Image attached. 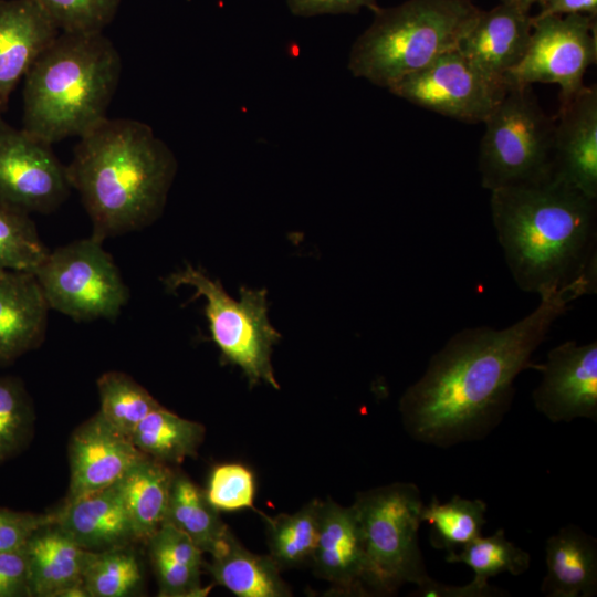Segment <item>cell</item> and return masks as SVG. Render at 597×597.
Listing matches in <instances>:
<instances>
[{
  "label": "cell",
  "instance_id": "cell-7",
  "mask_svg": "<svg viewBox=\"0 0 597 597\" xmlns=\"http://www.w3.org/2000/svg\"><path fill=\"white\" fill-rule=\"evenodd\" d=\"M353 505L363 532L369 588L389 594L430 577L418 537L425 504L415 483L395 482L359 492Z\"/></svg>",
  "mask_w": 597,
  "mask_h": 597
},
{
  "label": "cell",
  "instance_id": "cell-18",
  "mask_svg": "<svg viewBox=\"0 0 597 597\" xmlns=\"http://www.w3.org/2000/svg\"><path fill=\"white\" fill-rule=\"evenodd\" d=\"M61 31L32 0H0V117L38 56Z\"/></svg>",
  "mask_w": 597,
  "mask_h": 597
},
{
  "label": "cell",
  "instance_id": "cell-15",
  "mask_svg": "<svg viewBox=\"0 0 597 597\" xmlns=\"http://www.w3.org/2000/svg\"><path fill=\"white\" fill-rule=\"evenodd\" d=\"M314 574L339 595H368L367 561L356 509L321 501L318 536L310 563Z\"/></svg>",
  "mask_w": 597,
  "mask_h": 597
},
{
  "label": "cell",
  "instance_id": "cell-3",
  "mask_svg": "<svg viewBox=\"0 0 597 597\" xmlns=\"http://www.w3.org/2000/svg\"><path fill=\"white\" fill-rule=\"evenodd\" d=\"M176 168L172 151L148 124L108 117L78 137L66 165L72 189L92 221V235L102 241L155 221Z\"/></svg>",
  "mask_w": 597,
  "mask_h": 597
},
{
  "label": "cell",
  "instance_id": "cell-14",
  "mask_svg": "<svg viewBox=\"0 0 597 597\" xmlns=\"http://www.w3.org/2000/svg\"><path fill=\"white\" fill-rule=\"evenodd\" d=\"M145 457L130 436L111 425L98 411L71 437V479L66 501L115 484Z\"/></svg>",
  "mask_w": 597,
  "mask_h": 597
},
{
  "label": "cell",
  "instance_id": "cell-27",
  "mask_svg": "<svg viewBox=\"0 0 597 597\" xmlns=\"http://www.w3.org/2000/svg\"><path fill=\"white\" fill-rule=\"evenodd\" d=\"M320 503L314 499L293 514L263 515L269 555L281 570L311 563L318 536Z\"/></svg>",
  "mask_w": 597,
  "mask_h": 597
},
{
  "label": "cell",
  "instance_id": "cell-22",
  "mask_svg": "<svg viewBox=\"0 0 597 597\" xmlns=\"http://www.w3.org/2000/svg\"><path fill=\"white\" fill-rule=\"evenodd\" d=\"M24 548L30 596L38 597H56L62 589L83 583V574L94 554L77 545L55 523L38 530Z\"/></svg>",
  "mask_w": 597,
  "mask_h": 597
},
{
  "label": "cell",
  "instance_id": "cell-34",
  "mask_svg": "<svg viewBox=\"0 0 597 597\" xmlns=\"http://www.w3.org/2000/svg\"><path fill=\"white\" fill-rule=\"evenodd\" d=\"M61 32L96 33L113 21L121 0H32Z\"/></svg>",
  "mask_w": 597,
  "mask_h": 597
},
{
  "label": "cell",
  "instance_id": "cell-16",
  "mask_svg": "<svg viewBox=\"0 0 597 597\" xmlns=\"http://www.w3.org/2000/svg\"><path fill=\"white\" fill-rule=\"evenodd\" d=\"M557 118L552 178L597 199V87L584 86L559 104Z\"/></svg>",
  "mask_w": 597,
  "mask_h": 597
},
{
  "label": "cell",
  "instance_id": "cell-13",
  "mask_svg": "<svg viewBox=\"0 0 597 597\" xmlns=\"http://www.w3.org/2000/svg\"><path fill=\"white\" fill-rule=\"evenodd\" d=\"M541 364L542 378L532 392L535 409L553 423L597 422V342L566 341Z\"/></svg>",
  "mask_w": 597,
  "mask_h": 597
},
{
  "label": "cell",
  "instance_id": "cell-35",
  "mask_svg": "<svg viewBox=\"0 0 597 597\" xmlns=\"http://www.w3.org/2000/svg\"><path fill=\"white\" fill-rule=\"evenodd\" d=\"M206 495L218 511L253 507L255 481L253 472L239 463L217 465L209 478Z\"/></svg>",
  "mask_w": 597,
  "mask_h": 597
},
{
  "label": "cell",
  "instance_id": "cell-10",
  "mask_svg": "<svg viewBox=\"0 0 597 597\" xmlns=\"http://www.w3.org/2000/svg\"><path fill=\"white\" fill-rule=\"evenodd\" d=\"M596 60L595 17L580 13L532 15L526 53L505 78L509 85L557 84L559 104H563L584 88L585 73Z\"/></svg>",
  "mask_w": 597,
  "mask_h": 597
},
{
  "label": "cell",
  "instance_id": "cell-23",
  "mask_svg": "<svg viewBox=\"0 0 597 597\" xmlns=\"http://www.w3.org/2000/svg\"><path fill=\"white\" fill-rule=\"evenodd\" d=\"M203 563L216 584L239 597H289L290 587L282 579L281 569L270 555L254 554L244 548L233 533Z\"/></svg>",
  "mask_w": 597,
  "mask_h": 597
},
{
  "label": "cell",
  "instance_id": "cell-33",
  "mask_svg": "<svg viewBox=\"0 0 597 597\" xmlns=\"http://www.w3.org/2000/svg\"><path fill=\"white\" fill-rule=\"evenodd\" d=\"M32 421L31 400L22 383L14 377H0V462L22 449Z\"/></svg>",
  "mask_w": 597,
  "mask_h": 597
},
{
  "label": "cell",
  "instance_id": "cell-20",
  "mask_svg": "<svg viewBox=\"0 0 597 597\" xmlns=\"http://www.w3.org/2000/svg\"><path fill=\"white\" fill-rule=\"evenodd\" d=\"M49 305L31 272L0 270V364L13 362L44 338Z\"/></svg>",
  "mask_w": 597,
  "mask_h": 597
},
{
  "label": "cell",
  "instance_id": "cell-4",
  "mask_svg": "<svg viewBox=\"0 0 597 597\" xmlns=\"http://www.w3.org/2000/svg\"><path fill=\"white\" fill-rule=\"evenodd\" d=\"M122 59L103 34L60 32L24 76L22 128L54 144L105 119Z\"/></svg>",
  "mask_w": 597,
  "mask_h": 597
},
{
  "label": "cell",
  "instance_id": "cell-1",
  "mask_svg": "<svg viewBox=\"0 0 597 597\" xmlns=\"http://www.w3.org/2000/svg\"><path fill=\"white\" fill-rule=\"evenodd\" d=\"M596 289V275L585 274L541 295L534 311L505 328L483 325L453 334L400 398L406 432L444 449L488 437L511 409L515 378L526 369L540 370L532 355L555 321Z\"/></svg>",
  "mask_w": 597,
  "mask_h": 597
},
{
  "label": "cell",
  "instance_id": "cell-29",
  "mask_svg": "<svg viewBox=\"0 0 597 597\" xmlns=\"http://www.w3.org/2000/svg\"><path fill=\"white\" fill-rule=\"evenodd\" d=\"M448 563H463L472 568V582L488 586L491 577L502 573L520 576L531 566V555L507 540L505 531L499 528L492 535H482L460 551L446 555Z\"/></svg>",
  "mask_w": 597,
  "mask_h": 597
},
{
  "label": "cell",
  "instance_id": "cell-38",
  "mask_svg": "<svg viewBox=\"0 0 597 597\" xmlns=\"http://www.w3.org/2000/svg\"><path fill=\"white\" fill-rule=\"evenodd\" d=\"M30 596L25 548L0 552V597Z\"/></svg>",
  "mask_w": 597,
  "mask_h": 597
},
{
  "label": "cell",
  "instance_id": "cell-31",
  "mask_svg": "<svg viewBox=\"0 0 597 597\" xmlns=\"http://www.w3.org/2000/svg\"><path fill=\"white\" fill-rule=\"evenodd\" d=\"M142 584V567L130 546L94 552L83 574L88 597H127Z\"/></svg>",
  "mask_w": 597,
  "mask_h": 597
},
{
  "label": "cell",
  "instance_id": "cell-11",
  "mask_svg": "<svg viewBox=\"0 0 597 597\" xmlns=\"http://www.w3.org/2000/svg\"><path fill=\"white\" fill-rule=\"evenodd\" d=\"M509 88L458 50L447 52L388 91L417 106L465 123H483Z\"/></svg>",
  "mask_w": 597,
  "mask_h": 597
},
{
  "label": "cell",
  "instance_id": "cell-36",
  "mask_svg": "<svg viewBox=\"0 0 597 597\" xmlns=\"http://www.w3.org/2000/svg\"><path fill=\"white\" fill-rule=\"evenodd\" d=\"M155 572L159 596L163 597H203L211 586L201 585V568L186 565L160 553L148 551Z\"/></svg>",
  "mask_w": 597,
  "mask_h": 597
},
{
  "label": "cell",
  "instance_id": "cell-32",
  "mask_svg": "<svg viewBox=\"0 0 597 597\" xmlns=\"http://www.w3.org/2000/svg\"><path fill=\"white\" fill-rule=\"evenodd\" d=\"M49 251L30 214L0 206V270L33 273Z\"/></svg>",
  "mask_w": 597,
  "mask_h": 597
},
{
  "label": "cell",
  "instance_id": "cell-12",
  "mask_svg": "<svg viewBox=\"0 0 597 597\" xmlns=\"http://www.w3.org/2000/svg\"><path fill=\"white\" fill-rule=\"evenodd\" d=\"M72 190L52 144L0 117V206L45 214L60 208Z\"/></svg>",
  "mask_w": 597,
  "mask_h": 597
},
{
  "label": "cell",
  "instance_id": "cell-39",
  "mask_svg": "<svg viewBox=\"0 0 597 597\" xmlns=\"http://www.w3.org/2000/svg\"><path fill=\"white\" fill-rule=\"evenodd\" d=\"M290 11L298 17L358 13L363 8L373 13L379 9L376 0H286Z\"/></svg>",
  "mask_w": 597,
  "mask_h": 597
},
{
  "label": "cell",
  "instance_id": "cell-21",
  "mask_svg": "<svg viewBox=\"0 0 597 597\" xmlns=\"http://www.w3.org/2000/svg\"><path fill=\"white\" fill-rule=\"evenodd\" d=\"M546 574L541 591L547 597H593L597 593V541L567 524L545 543Z\"/></svg>",
  "mask_w": 597,
  "mask_h": 597
},
{
  "label": "cell",
  "instance_id": "cell-40",
  "mask_svg": "<svg viewBox=\"0 0 597 597\" xmlns=\"http://www.w3.org/2000/svg\"><path fill=\"white\" fill-rule=\"evenodd\" d=\"M411 595L416 597H503L509 594L490 585L479 586L472 580L464 586H453L429 577L418 584L417 589Z\"/></svg>",
  "mask_w": 597,
  "mask_h": 597
},
{
  "label": "cell",
  "instance_id": "cell-5",
  "mask_svg": "<svg viewBox=\"0 0 597 597\" xmlns=\"http://www.w3.org/2000/svg\"><path fill=\"white\" fill-rule=\"evenodd\" d=\"M481 10L471 0H407L374 12L354 42L348 69L385 88L457 50Z\"/></svg>",
  "mask_w": 597,
  "mask_h": 597
},
{
  "label": "cell",
  "instance_id": "cell-25",
  "mask_svg": "<svg viewBox=\"0 0 597 597\" xmlns=\"http://www.w3.org/2000/svg\"><path fill=\"white\" fill-rule=\"evenodd\" d=\"M165 522L210 555L217 553L232 533L208 501L206 492L181 472H175Z\"/></svg>",
  "mask_w": 597,
  "mask_h": 597
},
{
  "label": "cell",
  "instance_id": "cell-19",
  "mask_svg": "<svg viewBox=\"0 0 597 597\" xmlns=\"http://www.w3.org/2000/svg\"><path fill=\"white\" fill-rule=\"evenodd\" d=\"M55 524L90 552L130 546L139 542L125 503L113 484L66 501L55 512Z\"/></svg>",
  "mask_w": 597,
  "mask_h": 597
},
{
  "label": "cell",
  "instance_id": "cell-30",
  "mask_svg": "<svg viewBox=\"0 0 597 597\" xmlns=\"http://www.w3.org/2000/svg\"><path fill=\"white\" fill-rule=\"evenodd\" d=\"M101 415L115 428L130 436L136 426L161 405L130 376L104 373L97 380Z\"/></svg>",
  "mask_w": 597,
  "mask_h": 597
},
{
  "label": "cell",
  "instance_id": "cell-43",
  "mask_svg": "<svg viewBox=\"0 0 597 597\" xmlns=\"http://www.w3.org/2000/svg\"><path fill=\"white\" fill-rule=\"evenodd\" d=\"M542 1H543V0H535V2H538V3H541Z\"/></svg>",
  "mask_w": 597,
  "mask_h": 597
},
{
  "label": "cell",
  "instance_id": "cell-42",
  "mask_svg": "<svg viewBox=\"0 0 597 597\" xmlns=\"http://www.w3.org/2000/svg\"><path fill=\"white\" fill-rule=\"evenodd\" d=\"M503 3L530 11L535 0H502Z\"/></svg>",
  "mask_w": 597,
  "mask_h": 597
},
{
  "label": "cell",
  "instance_id": "cell-8",
  "mask_svg": "<svg viewBox=\"0 0 597 597\" xmlns=\"http://www.w3.org/2000/svg\"><path fill=\"white\" fill-rule=\"evenodd\" d=\"M165 284L168 290L190 286L195 290L192 300L205 298V315L221 362L240 367L250 387L264 381L274 389L280 388L271 354L281 334L268 318L266 290L242 286L240 300L235 301L219 280H212L190 264L171 273Z\"/></svg>",
  "mask_w": 597,
  "mask_h": 597
},
{
  "label": "cell",
  "instance_id": "cell-17",
  "mask_svg": "<svg viewBox=\"0 0 597 597\" xmlns=\"http://www.w3.org/2000/svg\"><path fill=\"white\" fill-rule=\"evenodd\" d=\"M531 32L530 11L502 2L481 10L457 50L489 76L506 81L524 57Z\"/></svg>",
  "mask_w": 597,
  "mask_h": 597
},
{
  "label": "cell",
  "instance_id": "cell-41",
  "mask_svg": "<svg viewBox=\"0 0 597 597\" xmlns=\"http://www.w3.org/2000/svg\"><path fill=\"white\" fill-rule=\"evenodd\" d=\"M540 4L537 17L597 13V0H543Z\"/></svg>",
  "mask_w": 597,
  "mask_h": 597
},
{
  "label": "cell",
  "instance_id": "cell-28",
  "mask_svg": "<svg viewBox=\"0 0 597 597\" xmlns=\"http://www.w3.org/2000/svg\"><path fill=\"white\" fill-rule=\"evenodd\" d=\"M486 503L480 499L470 500L454 495L448 502L441 503L433 495L430 502L423 505L421 514L422 522L430 525L431 546L450 554L481 536L486 523Z\"/></svg>",
  "mask_w": 597,
  "mask_h": 597
},
{
  "label": "cell",
  "instance_id": "cell-2",
  "mask_svg": "<svg viewBox=\"0 0 597 597\" xmlns=\"http://www.w3.org/2000/svg\"><path fill=\"white\" fill-rule=\"evenodd\" d=\"M490 192L498 241L520 290L541 296L597 273V199L552 177Z\"/></svg>",
  "mask_w": 597,
  "mask_h": 597
},
{
  "label": "cell",
  "instance_id": "cell-37",
  "mask_svg": "<svg viewBox=\"0 0 597 597\" xmlns=\"http://www.w3.org/2000/svg\"><path fill=\"white\" fill-rule=\"evenodd\" d=\"M56 514H33L0 509V552L22 548L41 527L55 522Z\"/></svg>",
  "mask_w": 597,
  "mask_h": 597
},
{
  "label": "cell",
  "instance_id": "cell-26",
  "mask_svg": "<svg viewBox=\"0 0 597 597\" xmlns=\"http://www.w3.org/2000/svg\"><path fill=\"white\" fill-rule=\"evenodd\" d=\"M205 437V427L160 406L134 429L130 438L147 457L168 465L195 457Z\"/></svg>",
  "mask_w": 597,
  "mask_h": 597
},
{
  "label": "cell",
  "instance_id": "cell-6",
  "mask_svg": "<svg viewBox=\"0 0 597 597\" xmlns=\"http://www.w3.org/2000/svg\"><path fill=\"white\" fill-rule=\"evenodd\" d=\"M483 123L478 169L484 189L552 177L555 119L542 108L532 85L510 84Z\"/></svg>",
  "mask_w": 597,
  "mask_h": 597
},
{
  "label": "cell",
  "instance_id": "cell-24",
  "mask_svg": "<svg viewBox=\"0 0 597 597\" xmlns=\"http://www.w3.org/2000/svg\"><path fill=\"white\" fill-rule=\"evenodd\" d=\"M174 475L170 465L145 457L114 484L139 542H147L165 522Z\"/></svg>",
  "mask_w": 597,
  "mask_h": 597
},
{
  "label": "cell",
  "instance_id": "cell-9",
  "mask_svg": "<svg viewBox=\"0 0 597 597\" xmlns=\"http://www.w3.org/2000/svg\"><path fill=\"white\" fill-rule=\"evenodd\" d=\"M33 274L50 310L77 322L113 321L129 298L112 255L93 235L49 251Z\"/></svg>",
  "mask_w": 597,
  "mask_h": 597
}]
</instances>
